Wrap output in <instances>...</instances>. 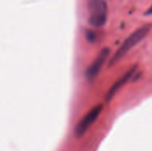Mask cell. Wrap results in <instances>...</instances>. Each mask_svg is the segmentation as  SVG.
Masks as SVG:
<instances>
[{
    "label": "cell",
    "mask_w": 152,
    "mask_h": 151,
    "mask_svg": "<svg viewBox=\"0 0 152 151\" xmlns=\"http://www.w3.org/2000/svg\"><path fill=\"white\" fill-rule=\"evenodd\" d=\"M88 22L95 28L105 25L108 18V5L105 0H88Z\"/></svg>",
    "instance_id": "7a4b0ae2"
},
{
    "label": "cell",
    "mask_w": 152,
    "mask_h": 151,
    "mask_svg": "<svg viewBox=\"0 0 152 151\" xmlns=\"http://www.w3.org/2000/svg\"><path fill=\"white\" fill-rule=\"evenodd\" d=\"M110 49L108 47H105L101 50L98 56L95 58V60L93 61V63L90 65V67L86 71V78L88 82L94 81L98 74L100 73L103 64L105 63L109 54H110Z\"/></svg>",
    "instance_id": "277c9868"
},
{
    "label": "cell",
    "mask_w": 152,
    "mask_h": 151,
    "mask_svg": "<svg viewBox=\"0 0 152 151\" xmlns=\"http://www.w3.org/2000/svg\"><path fill=\"white\" fill-rule=\"evenodd\" d=\"M86 39H87L89 42H94V39H95V34H94V32H93V31H91V30H89V31L86 32Z\"/></svg>",
    "instance_id": "8992f818"
},
{
    "label": "cell",
    "mask_w": 152,
    "mask_h": 151,
    "mask_svg": "<svg viewBox=\"0 0 152 151\" xmlns=\"http://www.w3.org/2000/svg\"><path fill=\"white\" fill-rule=\"evenodd\" d=\"M145 14H146V15H151L152 14V5L151 6V7H150V8H149V9H148V11L145 12Z\"/></svg>",
    "instance_id": "52a82bcc"
},
{
    "label": "cell",
    "mask_w": 152,
    "mask_h": 151,
    "mask_svg": "<svg viewBox=\"0 0 152 151\" xmlns=\"http://www.w3.org/2000/svg\"><path fill=\"white\" fill-rule=\"evenodd\" d=\"M102 105L99 104L95 107H94L83 118L80 120V122L77 125L75 129V134L77 137H81L85 134V133L87 131V129L94 123V121L98 118L101 112L102 111Z\"/></svg>",
    "instance_id": "3957f363"
},
{
    "label": "cell",
    "mask_w": 152,
    "mask_h": 151,
    "mask_svg": "<svg viewBox=\"0 0 152 151\" xmlns=\"http://www.w3.org/2000/svg\"><path fill=\"white\" fill-rule=\"evenodd\" d=\"M151 24H145V25L142 26L141 28H139L138 29H136L134 32H133L124 41L122 45L113 55V57L110 61V66H113L117 62H118L132 48H134L138 43H140L143 38H145L146 36L151 30Z\"/></svg>",
    "instance_id": "6da1fadb"
},
{
    "label": "cell",
    "mask_w": 152,
    "mask_h": 151,
    "mask_svg": "<svg viewBox=\"0 0 152 151\" xmlns=\"http://www.w3.org/2000/svg\"><path fill=\"white\" fill-rule=\"evenodd\" d=\"M136 69H137V66H134L133 68H131L124 76H122L111 87H110V89L108 91V93H107V94H106V98H105V100H106V101L107 102H109V101H110V100L115 96V94L117 93V92L118 91V90H120V88L122 87V86H124L131 78H132V77L134 75V73H135V71H136Z\"/></svg>",
    "instance_id": "5b68a950"
}]
</instances>
